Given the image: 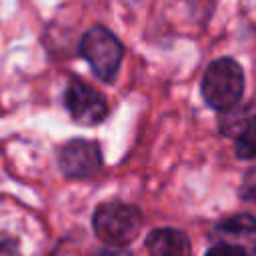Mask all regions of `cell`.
<instances>
[{"mask_svg":"<svg viewBox=\"0 0 256 256\" xmlns=\"http://www.w3.org/2000/svg\"><path fill=\"white\" fill-rule=\"evenodd\" d=\"M214 240L246 256H256V218L250 214H234L218 222Z\"/></svg>","mask_w":256,"mask_h":256,"instance_id":"obj_6","label":"cell"},{"mask_svg":"<svg viewBox=\"0 0 256 256\" xmlns=\"http://www.w3.org/2000/svg\"><path fill=\"white\" fill-rule=\"evenodd\" d=\"M58 164L68 178H88L96 174L102 166L100 146L84 138L70 140L60 148Z\"/></svg>","mask_w":256,"mask_h":256,"instance_id":"obj_5","label":"cell"},{"mask_svg":"<svg viewBox=\"0 0 256 256\" xmlns=\"http://www.w3.org/2000/svg\"><path fill=\"white\" fill-rule=\"evenodd\" d=\"M80 54L102 82H112L120 70L124 48L108 28L92 26L80 40Z\"/></svg>","mask_w":256,"mask_h":256,"instance_id":"obj_3","label":"cell"},{"mask_svg":"<svg viewBox=\"0 0 256 256\" xmlns=\"http://www.w3.org/2000/svg\"><path fill=\"white\" fill-rule=\"evenodd\" d=\"M200 90L204 102L220 112L234 108L244 94V72L234 58H216L204 70Z\"/></svg>","mask_w":256,"mask_h":256,"instance_id":"obj_1","label":"cell"},{"mask_svg":"<svg viewBox=\"0 0 256 256\" xmlns=\"http://www.w3.org/2000/svg\"><path fill=\"white\" fill-rule=\"evenodd\" d=\"M64 104L70 116L86 126H94L108 116V104L104 96L82 80H70L64 92Z\"/></svg>","mask_w":256,"mask_h":256,"instance_id":"obj_4","label":"cell"},{"mask_svg":"<svg viewBox=\"0 0 256 256\" xmlns=\"http://www.w3.org/2000/svg\"><path fill=\"white\" fill-rule=\"evenodd\" d=\"M246 128L256 136V112H254L252 116H248V120H246Z\"/></svg>","mask_w":256,"mask_h":256,"instance_id":"obj_12","label":"cell"},{"mask_svg":"<svg viewBox=\"0 0 256 256\" xmlns=\"http://www.w3.org/2000/svg\"><path fill=\"white\" fill-rule=\"evenodd\" d=\"M92 256H130V252L124 250V248H104V250H100Z\"/></svg>","mask_w":256,"mask_h":256,"instance_id":"obj_11","label":"cell"},{"mask_svg":"<svg viewBox=\"0 0 256 256\" xmlns=\"http://www.w3.org/2000/svg\"><path fill=\"white\" fill-rule=\"evenodd\" d=\"M206 256H246V254H242V252H238V250H234V248H230V246L216 244L214 248H210V250L206 252Z\"/></svg>","mask_w":256,"mask_h":256,"instance_id":"obj_9","label":"cell"},{"mask_svg":"<svg viewBox=\"0 0 256 256\" xmlns=\"http://www.w3.org/2000/svg\"><path fill=\"white\" fill-rule=\"evenodd\" d=\"M96 236L112 248H122L130 244L142 230V214L136 206L108 200L102 202L92 218Z\"/></svg>","mask_w":256,"mask_h":256,"instance_id":"obj_2","label":"cell"},{"mask_svg":"<svg viewBox=\"0 0 256 256\" xmlns=\"http://www.w3.org/2000/svg\"><path fill=\"white\" fill-rule=\"evenodd\" d=\"M16 242L12 238H0V256H16Z\"/></svg>","mask_w":256,"mask_h":256,"instance_id":"obj_10","label":"cell"},{"mask_svg":"<svg viewBox=\"0 0 256 256\" xmlns=\"http://www.w3.org/2000/svg\"><path fill=\"white\" fill-rule=\"evenodd\" d=\"M242 196L250 198V200H256V168L246 174L244 186H242Z\"/></svg>","mask_w":256,"mask_h":256,"instance_id":"obj_8","label":"cell"},{"mask_svg":"<svg viewBox=\"0 0 256 256\" xmlns=\"http://www.w3.org/2000/svg\"><path fill=\"white\" fill-rule=\"evenodd\" d=\"M146 246L150 256H192L188 236L176 228H158L150 232Z\"/></svg>","mask_w":256,"mask_h":256,"instance_id":"obj_7","label":"cell"}]
</instances>
